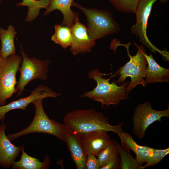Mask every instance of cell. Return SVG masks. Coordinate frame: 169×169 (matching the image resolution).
I'll use <instances>...</instances> for the list:
<instances>
[{"label":"cell","instance_id":"7","mask_svg":"<svg viewBox=\"0 0 169 169\" xmlns=\"http://www.w3.org/2000/svg\"><path fill=\"white\" fill-rule=\"evenodd\" d=\"M22 57L16 54L0 58V106L17 93L16 75L19 71Z\"/></svg>","mask_w":169,"mask_h":169},{"label":"cell","instance_id":"5","mask_svg":"<svg viewBox=\"0 0 169 169\" xmlns=\"http://www.w3.org/2000/svg\"><path fill=\"white\" fill-rule=\"evenodd\" d=\"M72 6L80 10L85 15L87 32L93 40L100 39L108 35L117 33L120 30L119 25L110 11L86 8L74 2Z\"/></svg>","mask_w":169,"mask_h":169},{"label":"cell","instance_id":"6","mask_svg":"<svg viewBox=\"0 0 169 169\" xmlns=\"http://www.w3.org/2000/svg\"><path fill=\"white\" fill-rule=\"evenodd\" d=\"M19 46L22 59L19 69L20 75L16 86L17 90L16 97L21 95L25 86L30 81L36 79L46 80L49 64L51 63L49 59L42 60L34 57H29L22 46L20 44Z\"/></svg>","mask_w":169,"mask_h":169},{"label":"cell","instance_id":"16","mask_svg":"<svg viewBox=\"0 0 169 169\" xmlns=\"http://www.w3.org/2000/svg\"><path fill=\"white\" fill-rule=\"evenodd\" d=\"M118 135L123 148L127 151H133L136 155L135 159L140 165H142L146 162L152 154L154 148L139 145L130 135L123 131Z\"/></svg>","mask_w":169,"mask_h":169},{"label":"cell","instance_id":"12","mask_svg":"<svg viewBox=\"0 0 169 169\" xmlns=\"http://www.w3.org/2000/svg\"><path fill=\"white\" fill-rule=\"evenodd\" d=\"M111 140L105 131H95L82 134V146L86 156L91 154L97 157Z\"/></svg>","mask_w":169,"mask_h":169},{"label":"cell","instance_id":"20","mask_svg":"<svg viewBox=\"0 0 169 169\" xmlns=\"http://www.w3.org/2000/svg\"><path fill=\"white\" fill-rule=\"evenodd\" d=\"M17 3L19 7H27L28 10L25 18L26 22H30L35 19L39 15L40 10L47 8L50 0H22Z\"/></svg>","mask_w":169,"mask_h":169},{"label":"cell","instance_id":"23","mask_svg":"<svg viewBox=\"0 0 169 169\" xmlns=\"http://www.w3.org/2000/svg\"><path fill=\"white\" fill-rule=\"evenodd\" d=\"M118 11L125 13H135L139 0H109Z\"/></svg>","mask_w":169,"mask_h":169},{"label":"cell","instance_id":"27","mask_svg":"<svg viewBox=\"0 0 169 169\" xmlns=\"http://www.w3.org/2000/svg\"><path fill=\"white\" fill-rule=\"evenodd\" d=\"M121 161L120 157L115 158L109 161L100 169H118L120 168Z\"/></svg>","mask_w":169,"mask_h":169},{"label":"cell","instance_id":"2","mask_svg":"<svg viewBox=\"0 0 169 169\" xmlns=\"http://www.w3.org/2000/svg\"><path fill=\"white\" fill-rule=\"evenodd\" d=\"M105 75L97 69L89 71L87 74L88 78L96 81V86L92 90L84 92L81 97L88 98L100 102L102 107L117 105L121 100L129 98L128 95L125 94L128 81L118 86L115 81L110 83L109 80L112 77L106 79L103 77Z\"/></svg>","mask_w":169,"mask_h":169},{"label":"cell","instance_id":"28","mask_svg":"<svg viewBox=\"0 0 169 169\" xmlns=\"http://www.w3.org/2000/svg\"><path fill=\"white\" fill-rule=\"evenodd\" d=\"M160 2L162 3H167L169 0H158Z\"/></svg>","mask_w":169,"mask_h":169},{"label":"cell","instance_id":"31","mask_svg":"<svg viewBox=\"0 0 169 169\" xmlns=\"http://www.w3.org/2000/svg\"><path fill=\"white\" fill-rule=\"evenodd\" d=\"M0 47H1V44H0Z\"/></svg>","mask_w":169,"mask_h":169},{"label":"cell","instance_id":"30","mask_svg":"<svg viewBox=\"0 0 169 169\" xmlns=\"http://www.w3.org/2000/svg\"><path fill=\"white\" fill-rule=\"evenodd\" d=\"M1 57V53L0 52V58Z\"/></svg>","mask_w":169,"mask_h":169},{"label":"cell","instance_id":"21","mask_svg":"<svg viewBox=\"0 0 169 169\" xmlns=\"http://www.w3.org/2000/svg\"><path fill=\"white\" fill-rule=\"evenodd\" d=\"M54 28L55 33L51 36V40L64 49L70 46L72 40L70 28L57 24L54 26Z\"/></svg>","mask_w":169,"mask_h":169},{"label":"cell","instance_id":"22","mask_svg":"<svg viewBox=\"0 0 169 169\" xmlns=\"http://www.w3.org/2000/svg\"><path fill=\"white\" fill-rule=\"evenodd\" d=\"M121 147L118 142L112 139L111 143L97 156L100 168L112 160L120 157Z\"/></svg>","mask_w":169,"mask_h":169},{"label":"cell","instance_id":"19","mask_svg":"<svg viewBox=\"0 0 169 169\" xmlns=\"http://www.w3.org/2000/svg\"><path fill=\"white\" fill-rule=\"evenodd\" d=\"M17 33L14 26L11 24L7 29L0 27V50L2 58L16 54L14 38Z\"/></svg>","mask_w":169,"mask_h":169},{"label":"cell","instance_id":"25","mask_svg":"<svg viewBox=\"0 0 169 169\" xmlns=\"http://www.w3.org/2000/svg\"><path fill=\"white\" fill-rule=\"evenodd\" d=\"M169 153V148L159 149H153L152 154L146 162V165L142 166L144 169L146 167L154 166L159 163Z\"/></svg>","mask_w":169,"mask_h":169},{"label":"cell","instance_id":"4","mask_svg":"<svg viewBox=\"0 0 169 169\" xmlns=\"http://www.w3.org/2000/svg\"><path fill=\"white\" fill-rule=\"evenodd\" d=\"M116 43L112 41L111 44H116L112 46L114 49L116 46L120 45L126 47L127 54L130 58V60L123 66L120 67L115 75H120L118 80L115 81L118 84H123L128 77L131 78V81L126 86V90L130 92L139 84H141L145 87L147 84L144 78H145L146 69L147 64V60L144 54L146 51L142 45L138 46L135 42L134 44L137 47L138 50L136 54L134 56L131 55L129 52V48L131 44L129 43L126 44H121Z\"/></svg>","mask_w":169,"mask_h":169},{"label":"cell","instance_id":"10","mask_svg":"<svg viewBox=\"0 0 169 169\" xmlns=\"http://www.w3.org/2000/svg\"><path fill=\"white\" fill-rule=\"evenodd\" d=\"M60 95V94L49 87L39 85L31 92L29 95L0 106V121L3 122L6 113L11 110L17 109L25 110L28 105L37 99L48 97L56 98Z\"/></svg>","mask_w":169,"mask_h":169},{"label":"cell","instance_id":"18","mask_svg":"<svg viewBox=\"0 0 169 169\" xmlns=\"http://www.w3.org/2000/svg\"><path fill=\"white\" fill-rule=\"evenodd\" d=\"M22 155L20 160L15 161L12 166L13 169H47L51 164L50 159L48 155L46 154L44 161L41 162L39 159L29 156L22 146Z\"/></svg>","mask_w":169,"mask_h":169},{"label":"cell","instance_id":"24","mask_svg":"<svg viewBox=\"0 0 169 169\" xmlns=\"http://www.w3.org/2000/svg\"><path fill=\"white\" fill-rule=\"evenodd\" d=\"M121 161L120 169H143L142 165H140L135 158H134L129 151L121 147L120 153Z\"/></svg>","mask_w":169,"mask_h":169},{"label":"cell","instance_id":"14","mask_svg":"<svg viewBox=\"0 0 169 169\" xmlns=\"http://www.w3.org/2000/svg\"><path fill=\"white\" fill-rule=\"evenodd\" d=\"M82 134L67 127L65 142L77 169H86V156L82 146Z\"/></svg>","mask_w":169,"mask_h":169},{"label":"cell","instance_id":"29","mask_svg":"<svg viewBox=\"0 0 169 169\" xmlns=\"http://www.w3.org/2000/svg\"><path fill=\"white\" fill-rule=\"evenodd\" d=\"M3 0H0V6Z\"/></svg>","mask_w":169,"mask_h":169},{"label":"cell","instance_id":"15","mask_svg":"<svg viewBox=\"0 0 169 169\" xmlns=\"http://www.w3.org/2000/svg\"><path fill=\"white\" fill-rule=\"evenodd\" d=\"M74 0H50L47 8L43 15L47 16L56 10L60 11L63 16L61 25L71 28L79 20V14L71 9V7Z\"/></svg>","mask_w":169,"mask_h":169},{"label":"cell","instance_id":"17","mask_svg":"<svg viewBox=\"0 0 169 169\" xmlns=\"http://www.w3.org/2000/svg\"><path fill=\"white\" fill-rule=\"evenodd\" d=\"M144 54L147 60L148 66L146 69L144 80L146 83L168 82L169 69L160 66L153 58L151 53L148 55L146 51Z\"/></svg>","mask_w":169,"mask_h":169},{"label":"cell","instance_id":"3","mask_svg":"<svg viewBox=\"0 0 169 169\" xmlns=\"http://www.w3.org/2000/svg\"><path fill=\"white\" fill-rule=\"evenodd\" d=\"M40 98L34 101L35 114L31 123L23 129L7 136L12 141L23 136L33 133H44L50 134L65 141L67 127L63 124L50 119L46 113L43 106V100Z\"/></svg>","mask_w":169,"mask_h":169},{"label":"cell","instance_id":"13","mask_svg":"<svg viewBox=\"0 0 169 169\" xmlns=\"http://www.w3.org/2000/svg\"><path fill=\"white\" fill-rule=\"evenodd\" d=\"M6 125H0V166L5 168L11 167L22 150V146L13 145L5 134Z\"/></svg>","mask_w":169,"mask_h":169},{"label":"cell","instance_id":"9","mask_svg":"<svg viewBox=\"0 0 169 169\" xmlns=\"http://www.w3.org/2000/svg\"><path fill=\"white\" fill-rule=\"evenodd\" d=\"M169 117V107L166 110H157L152 108L148 101L139 104L135 108L132 117V132L139 139L144 138L149 126L155 122H161V117Z\"/></svg>","mask_w":169,"mask_h":169},{"label":"cell","instance_id":"1","mask_svg":"<svg viewBox=\"0 0 169 169\" xmlns=\"http://www.w3.org/2000/svg\"><path fill=\"white\" fill-rule=\"evenodd\" d=\"M63 121L68 128L81 134L104 130L112 131L118 135L123 131L122 126L124 123L111 125L106 116L94 109L72 110L65 115Z\"/></svg>","mask_w":169,"mask_h":169},{"label":"cell","instance_id":"8","mask_svg":"<svg viewBox=\"0 0 169 169\" xmlns=\"http://www.w3.org/2000/svg\"><path fill=\"white\" fill-rule=\"evenodd\" d=\"M158 0H139L135 12L136 23L131 28V33L139 38L140 42L155 53H159L163 57L169 60V52L161 50L152 44L147 35L146 29L148 20L154 4Z\"/></svg>","mask_w":169,"mask_h":169},{"label":"cell","instance_id":"11","mask_svg":"<svg viewBox=\"0 0 169 169\" xmlns=\"http://www.w3.org/2000/svg\"><path fill=\"white\" fill-rule=\"evenodd\" d=\"M70 29L72 40L70 50L72 54L76 55L90 52L95 45V42L89 36L86 27L78 20Z\"/></svg>","mask_w":169,"mask_h":169},{"label":"cell","instance_id":"26","mask_svg":"<svg viewBox=\"0 0 169 169\" xmlns=\"http://www.w3.org/2000/svg\"><path fill=\"white\" fill-rule=\"evenodd\" d=\"M86 167L87 169H100V166L98 158L93 154H88L86 156Z\"/></svg>","mask_w":169,"mask_h":169}]
</instances>
